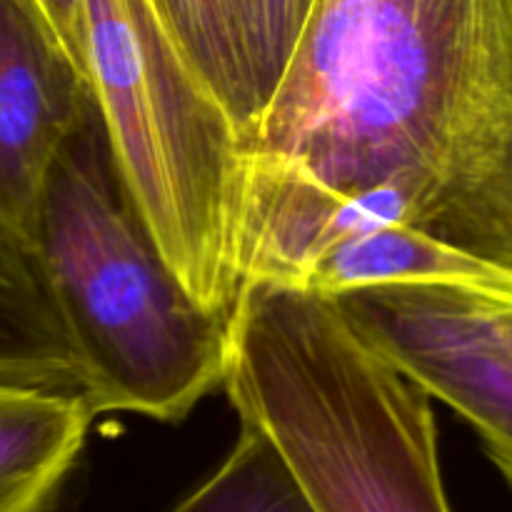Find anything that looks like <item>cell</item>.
Returning a JSON list of instances; mask_svg holds the SVG:
<instances>
[{
    "instance_id": "1",
    "label": "cell",
    "mask_w": 512,
    "mask_h": 512,
    "mask_svg": "<svg viewBox=\"0 0 512 512\" xmlns=\"http://www.w3.org/2000/svg\"><path fill=\"white\" fill-rule=\"evenodd\" d=\"M245 170L393 185L415 225L512 273V0H315Z\"/></svg>"
},
{
    "instance_id": "2",
    "label": "cell",
    "mask_w": 512,
    "mask_h": 512,
    "mask_svg": "<svg viewBox=\"0 0 512 512\" xmlns=\"http://www.w3.org/2000/svg\"><path fill=\"white\" fill-rule=\"evenodd\" d=\"M223 385L240 423L268 435L318 512H453L433 398L335 298L245 285Z\"/></svg>"
},
{
    "instance_id": "3",
    "label": "cell",
    "mask_w": 512,
    "mask_h": 512,
    "mask_svg": "<svg viewBox=\"0 0 512 512\" xmlns=\"http://www.w3.org/2000/svg\"><path fill=\"white\" fill-rule=\"evenodd\" d=\"M33 253L60 305L95 415H188L225 380L230 315L188 293L130 208L98 108L50 170Z\"/></svg>"
},
{
    "instance_id": "4",
    "label": "cell",
    "mask_w": 512,
    "mask_h": 512,
    "mask_svg": "<svg viewBox=\"0 0 512 512\" xmlns=\"http://www.w3.org/2000/svg\"><path fill=\"white\" fill-rule=\"evenodd\" d=\"M90 93L130 208L188 293L220 315L240 300L243 133L155 0H83Z\"/></svg>"
},
{
    "instance_id": "5",
    "label": "cell",
    "mask_w": 512,
    "mask_h": 512,
    "mask_svg": "<svg viewBox=\"0 0 512 512\" xmlns=\"http://www.w3.org/2000/svg\"><path fill=\"white\" fill-rule=\"evenodd\" d=\"M495 298L498 290L395 283L335 300L400 373L473 425L512 483V348Z\"/></svg>"
},
{
    "instance_id": "6",
    "label": "cell",
    "mask_w": 512,
    "mask_h": 512,
    "mask_svg": "<svg viewBox=\"0 0 512 512\" xmlns=\"http://www.w3.org/2000/svg\"><path fill=\"white\" fill-rule=\"evenodd\" d=\"M93 93L35 0H0V225L33 248L50 170Z\"/></svg>"
},
{
    "instance_id": "7",
    "label": "cell",
    "mask_w": 512,
    "mask_h": 512,
    "mask_svg": "<svg viewBox=\"0 0 512 512\" xmlns=\"http://www.w3.org/2000/svg\"><path fill=\"white\" fill-rule=\"evenodd\" d=\"M0 380L90 400L83 360L33 248L0 225Z\"/></svg>"
},
{
    "instance_id": "8",
    "label": "cell",
    "mask_w": 512,
    "mask_h": 512,
    "mask_svg": "<svg viewBox=\"0 0 512 512\" xmlns=\"http://www.w3.org/2000/svg\"><path fill=\"white\" fill-rule=\"evenodd\" d=\"M95 418L88 400L0 380V512H45Z\"/></svg>"
},
{
    "instance_id": "9",
    "label": "cell",
    "mask_w": 512,
    "mask_h": 512,
    "mask_svg": "<svg viewBox=\"0 0 512 512\" xmlns=\"http://www.w3.org/2000/svg\"><path fill=\"white\" fill-rule=\"evenodd\" d=\"M440 283L512 293V273L415 225L350 235L320 255L300 290L338 298L373 285Z\"/></svg>"
},
{
    "instance_id": "10",
    "label": "cell",
    "mask_w": 512,
    "mask_h": 512,
    "mask_svg": "<svg viewBox=\"0 0 512 512\" xmlns=\"http://www.w3.org/2000/svg\"><path fill=\"white\" fill-rule=\"evenodd\" d=\"M155 5L185 58L228 108L240 133H248L260 113V100L235 0H155Z\"/></svg>"
},
{
    "instance_id": "11",
    "label": "cell",
    "mask_w": 512,
    "mask_h": 512,
    "mask_svg": "<svg viewBox=\"0 0 512 512\" xmlns=\"http://www.w3.org/2000/svg\"><path fill=\"white\" fill-rule=\"evenodd\" d=\"M170 512H318L280 450L253 425L208 480Z\"/></svg>"
},
{
    "instance_id": "12",
    "label": "cell",
    "mask_w": 512,
    "mask_h": 512,
    "mask_svg": "<svg viewBox=\"0 0 512 512\" xmlns=\"http://www.w3.org/2000/svg\"><path fill=\"white\" fill-rule=\"evenodd\" d=\"M313 3L315 0H235L260 113L288 68Z\"/></svg>"
},
{
    "instance_id": "13",
    "label": "cell",
    "mask_w": 512,
    "mask_h": 512,
    "mask_svg": "<svg viewBox=\"0 0 512 512\" xmlns=\"http://www.w3.org/2000/svg\"><path fill=\"white\" fill-rule=\"evenodd\" d=\"M48 23L63 40L68 53L78 60L85 70V50H83V0H35ZM88 75V73H85Z\"/></svg>"
}]
</instances>
